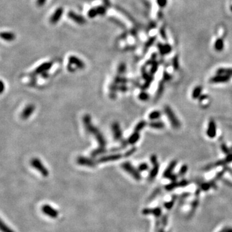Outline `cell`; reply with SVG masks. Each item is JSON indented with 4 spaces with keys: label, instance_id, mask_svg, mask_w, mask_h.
Instances as JSON below:
<instances>
[{
    "label": "cell",
    "instance_id": "cell-15",
    "mask_svg": "<svg viewBox=\"0 0 232 232\" xmlns=\"http://www.w3.org/2000/svg\"><path fill=\"white\" fill-rule=\"evenodd\" d=\"M177 164V160L172 161L169 164L168 167L165 170V171L163 173V177L167 179H169L170 177V176L173 174L172 173L173 170H174V169L176 167Z\"/></svg>",
    "mask_w": 232,
    "mask_h": 232
},
{
    "label": "cell",
    "instance_id": "cell-7",
    "mask_svg": "<svg viewBox=\"0 0 232 232\" xmlns=\"http://www.w3.org/2000/svg\"><path fill=\"white\" fill-rule=\"evenodd\" d=\"M230 76L225 74H217L210 78V82L211 83H225L230 80Z\"/></svg>",
    "mask_w": 232,
    "mask_h": 232
},
{
    "label": "cell",
    "instance_id": "cell-46",
    "mask_svg": "<svg viewBox=\"0 0 232 232\" xmlns=\"http://www.w3.org/2000/svg\"><path fill=\"white\" fill-rule=\"evenodd\" d=\"M159 191H161V190H159V189L155 190V192H154V193H152V195L151 197H150V199H149V200H152V199H154L155 198V197L157 195V194L159 193Z\"/></svg>",
    "mask_w": 232,
    "mask_h": 232
},
{
    "label": "cell",
    "instance_id": "cell-16",
    "mask_svg": "<svg viewBox=\"0 0 232 232\" xmlns=\"http://www.w3.org/2000/svg\"><path fill=\"white\" fill-rule=\"evenodd\" d=\"M35 110V106L33 105H29L25 107V108L23 110L22 113V118L23 119H27L28 117H29L33 112Z\"/></svg>",
    "mask_w": 232,
    "mask_h": 232
},
{
    "label": "cell",
    "instance_id": "cell-10",
    "mask_svg": "<svg viewBox=\"0 0 232 232\" xmlns=\"http://www.w3.org/2000/svg\"><path fill=\"white\" fill-rule=\"evenodd\" d=\"M206 135L210 138H214L217 135V127L216 124L213 119H210L208 126L206 131Z\"/></svg>",
    "mask_w": 232,
    "mask_h": 232
},
{
    "label": "cell",
    "instance_id": "cell-17",
    "mask_svg": "<svg viewBox=\"0 0 232 232\" xmlns=\"http://www.w3.org/2000/svg\"><path fill=\"white\" fill-rule=\"evenodd\" d=\"M122 157V155L121 154H112L108 155V156H105L103 157L101 159H99V160L98 161L99 162H105L108 161H117L119 159Z\"/></svg>",
    "mask_w": 232,
    "mask_h": 232
},
{
    "label": "cell",
    "instance_id": "cell-39",
    "mask_svg": "<svg viewBox=\"0 0 232 232\" xmlns=\"http://www.w3.org/2000/svg\"><path fill=\"white\" fill-rule=\"evenodd\" d=\"M198 204H199L198 199L193 200V203H192V212H193V213L194 212V211H195L197 206H198Z\"/></svg>",
    "mask_w": 232,
    "mask_h": 232
},
{
    "label": "cell",
    "instance_id": "cell-22",
    "mask_svg": "<svg viewBox=\"0 0 232 232\" xmlns=\"http://www.w3.org/2000/svg\"><path fill=\"white\" fill-rule=\"evenodd\" d=\"M202 92H203V87L201 86H197L193 90L192 92V98L193 99H199L200 98V95H202Z\"/></svg>",
    "mask_w": 232,
    "mask_h": 232
},
{
    "label": "cell",
    "instance_id": "cell-27",
    "mask_svg": "<svg viewBox=\"0 0 232 232\" xmlns=\"http://www.w3.org/2000/svg\"><path fill=\"white\" fill-rule=\"evenodd\" d=\"M0 228H1V231L2 232H14L12 228H10L2 220H1V222H0Z\"/></svg>",
    "mask_w": 232,
    "mask_h": 232
},
{
    "label": "cell",
    "instance_id": "cell-40",
    "mask_svg": "<svg viewBox=\"0 0 232 232\" xmlns=\"http://www.w3.org/2000/svg\"><path fill=\"white\" fill-rule=\"evenodd\" d=\"M172 79V75L169 74L167 72H164L163 73V80L164 81H168Z\"/></svg>",
    "mask_w": 232,
    "mask_h": 232
},
{
    "label": "cell",
    "instance_id": "cell-36",
    "mask_svg": "<svg viewBox=\"0 0 232 232\" xmlns=\"http://www.w3.org/2000/svg\"><path fill=\"white\" fill-rule=\"evenodd\" d=\"M221 150H222L223 152V153H224L225 154L228 155L230 154V152H231L230 148H228V147L224 143L221 144Z\"/></svg>",
    "mask_w": 232,
    "mask_h": 232
},
{
    "label": "cell",
    "instance_id": "cell-47",
    "mask_svg": "<svg viewBox=\"0 0 232 232\" xmlns=\"http://www.w3.org/2000/svg\"><path fill=\"white\" fill-rule=\"evenodd\" d=\"M125 69H126L125 65H124V64H121L120 65V67H119V72H120V73H123V72H124V70H125Z\"/></svg>",
    "mask_w": 232,
    "mask_h": 232
},
{
    "label": "cell",
    "instance_id": "cell-38",
    "mask_svg": "<svg viewBox=\"0 0 232 232\" xmlns=\"http://www.w3.org/2000/svg\"><path fill=\"white\" fill-rule=\"evenodd\" d=\"M225 171L223 169L222 171H221V172H219V173H218V174L216 175V176L215 177V178L213 179L215 181H218V180H219V179H221V178L223 177V176L224 175V173H225Z\"/></svg>",
    "mask_w": 232,
    "mask_h": 232
},
{
    "label": "cell",
    "instance_id": "cell-9",
    "mask_svg": "<svg viewBox=\"0 0 232 232\" xmlns=\"http://www.w3.org/2000/svg\"><path fill=\"white\" fill-rule=\"evenodd\" d=\"M68 17L71 20L73 21L74 23L78 24V25H83V24L86 23V19L83 17L78 14L77 13H75L74 11L68 12Z\"/></svg>",
    "mask_w": 232,
    "mask_h": 232
},
{
    "label": "cell",
    "instance_id": "cell-32",
    "mask_svg": "<svg viewBox=\"0 0 232 232\" xmlns=\"http://www.w3.org/2000/svg\"><path fill=\"white\" fill-rule=\"evenodd\" d=\"M200 190H203V191L204 192H206L208 190H210L211 188H212V186H211L210 182H203L200 184Z\"/></svg>",
    "mask_w": 232,
    "mask_h": 232
},
{
    "label": "cell",
    "instance_id": "cell-49",
    "mask_svg": "<svg viewBox=\"0 0 232 232\" xmlns=\"http://www.w3.org/2000/svg\"><path fill=\"white\" fill-rule=\"evenodd\" d=\"M219 232H232V228L225 227L223 230H221Z\"/></svg>",
    "mask_w": 232,
    "mask_h": 232
},
{
    "label": "cell",
    "instance_id": "cell-37",
    "mask_svg": "<svg viewBox=\"0 0 232 232\" xmlns=\"http://www.w3.org/2000/svg\"><path fill=\"white\" fill-rule=\"evenodd\" d=\"M174 201H175V199H172L171 201H169V202H167V203H164V207L168 209V210L171 209L173 207V206H174Z\"/></svg>",
    "mask_w": 232,
    "mask_h": 232
},
{
    "label": "cell",
    "instance_id": "cell-44",
    "mask_svg": "<svg viewBox=\"0 0 232 232\" xmlns=\"http://www.w3.org/2000/svg\"><path fill=\"white\" fill-rule=\"evenodd\" d=\"M136 151V148H131V150H129V151H128V152H126L124 156H125V157H129V156H130V155H132Z\"/></svg>",
    "mask_w": 232,
    "mask_h": 232
},
{
    "label": "cell",
    "instance_id": "cell-26",
    "mask_svg": "<svg viewBox=\"0 0 232 232\" xmlns=\"http://www.w3.org/2000/svg\"><path fill=\"white\" fill-rule=\"evenodd\" d=\"M180 187H181V186H180V182L174 181V182H172L171 183H170V184L167 185H166L165 189L169 192V191H172V190H174L175 188H180Z\"/></svg>",
    "mask_w": 232,
    "mask_h": 232
},
{
    "label": "cell",
    "instance_id": "cell-29",
    "mask_svg": "<svg viewBox=\"0 0 232 232\" xmlns=\"http://www.w3.org/2000/svg\"><path fill=\"white\" fill-rule=\"evenodd\" d=\"M87 16L90 18H94L97 16H98V11H97L96 7L89 9L87 12Z\"/></svg>",
    "mask_w": 232,
    "mask_h": 232
},
{
    "label": "cell",
    "instance_id": "cell-25",
    "mask_svg": "<svg viewBox=\"0 0 232 232\" xmlns=\"http://www.w3.org/2000/svg\"><path fill=\"white\" fill-rule=\"evenodd\" d=\"M162 116V113L159 110H154L150 113L148 115V118L150 120H156L160 118Z\"/></svg>",
    "mask_w": 232,
    "mask_h": 232
},
{
    "label": "cell",
    "instance_id": "cell-1",
    "mask_svg": "<svg viewBox=\"0 0 232 232\" xmlns=\"http://www.w3.org/2000/svg\"><path fill=\"white\" fill-rule=\"evenodd\" d=\"M83 121H84L86 130L89 131V132L92 133L93 135H94L97 140H98L99 143L100 147L99 150H96L92 153V154H94L93 155V156H96L97 154L100 153V152H103L104 150H105V147L106 146V141L102 134L99 131V130H98V129H96V127L93 126L92 124L91 116L89 115L85 116L83 117Z\"/></svg>",
    "mask_w": 232,
    "mask_h": 232
},
{
    "label": "cell",
    "instance_id": "cell-28",
    "mask_svg": "<svg viewBox=\"0 0 232 232\" xmlns=\"http://www.w3.org/2000/svg\"><path fill=\"white\" fill-rule=\"evenodd\" d=\"M147 123L144 121H141L139 123H138L137 125L136 126L134 129V131L136 132H140V131L143 130L144 128L147 126Z\"/></svg>",
    "mask_w": 232,
    "mask_h": 232
},
{
    "label": "cell",
    "instance_id": "cell-43",
    "mask_svg": "<svg viewBox=\"0 0 232 232\" xmlns=\"http://www.w3.org/2000/svg\"><path fill=\"white\" fill-rule=\"evenodd\" d=\"M179 182H180V186H181V187H186V186H188L190 183L188 180H186V179H182V180H181V181H179Z\"/></svg>",
    "mask_w": 232,
    "mask_h": 232
},
{
    "label": "cell",
    "instance_id": "cell-2",
    "mask_svg": "<svg viewBox=\"0 0 232 232\" xmlns=\"http://www.w3.org/2000/svg\"><path fill=\"white\" fill-rule=\"evenodd\" d=\"M164 112L167 115L168 119L170 122L172 126L174 128V129H178L181 127V122L178 119L177 117L175 115L174 112L173 111L172 108L169 106H165L164 108Z\"/></svg>",
    "mask_w": 232,
    "mask_h": 232
},
{
    "label": "cell",
    "instance_id": "cell-31",
    "mask_svg": "<svg viewBox=\"0 0 232 232\" xmlns=\"http://www.w3.org/2000/svg\"><path fill=\"white\" fill-rule=\"evenodd\" d=\"M97 11L98 13V16H103L105 14V13L106 12V7L105 5H101V6H98L96 7Z\"/></svg>",
    "mask_w": 232,
    "mask_h": 232
},
{
    "label": "cell",
    "instance_id": "cell-34",
    "mask_svg": "<svg viewBox=\"0 0 232 232\" xmlns=\"http://www.w3.org/2000/svg\"><path fill=\"white\" fill-rule=\"evenodd\" d=\"M150 98V96L148 93L145 92H142L139 93V99L141 101H147Z\"/></svg>",
    "mask_w": 232,
    "mask_h": 232
},
{
    "label": "cell",
    "instance_id": "cell-13",
    "mask_svg": "<svg viewBox=\"0 0 232 232\" xmlns=\"http://www.w3.org/2000/svg\"><path fill=\"white\" fill-rule=\"evenodd\" d=\"M112 131L113 134V137L115 140L119 141L122 139V131L121 130V127L118 123H114L112 124Z\"/></svg>",
    "mask_w": 232,
    "mask_h": 232
},
{
    "label": "cell",
    "instance_id": "cell-3",
    "mask_svg": "<svg viewBox=\"0 0 232 232\" xmlns=\"http://www.w3.org/2000/svg\"><path fill=\"white\" fill-rule=\"evenodd\" d=\"M232 162V153L226 155V156L224 159H221V160L217 161L213 163H211L207 165L204 168V171H209L211 169L216 168L218 167H222V166H226L228 164Z\"/></svg>",
    "mask_w": 232,
    "mask_h": 232
},
{
    "label": "cell",
    "instance_id": "cell-6",
    "mask_svg": "<svg viewBox=\"0 0 232 232\" xmlns=\"http://www.w3.org/2000/svg\"><path fill=\"white\" fill-rule=\"evenodd\" d=\"M42 212L51 219H56L59 215V212L49 204H44L41 207Z\"/></svg>",
    "mask_w": 232,
    "mask_h": 232
},
{
    "label": "cell",
    "instance_id": "cell-14",
    "mask_svg": "<svg viewBox=\"0 0 232 232\" xmlns=\"http://www.w3.org/2000/svg\"><path fill=\"white\" fill-rule=\"evenodd\" d=\"M77 162L79 164H81L82 166H86V167H94L96 166V162L94 161L85 157H78L77 159Z\"/></svg>",
    "mask_w": 232,
    "mask_h": 232
},
{
    "label": "cell",
    "instance_id": "cell-23",
    "mask_svg": "<svg viewBox=\"0 0 232 232\" xmlns=\"http://www.w3.org/2000/svg\"><path fill=\"white\" fill-rule=\"evenodd\" d=\"M139 138H140L139 132L134 131V132L131 134L130 137L129 138V141H128V142H129V143L130 144H134L139 141Z\"/></svg>",
    "mask_w": 232,
    "mask_h": 232
},
{
    "label": "cell",
    "instance_id": "cell-8",
    "mask_svg": "<svg viewBox=\"0 0 232 232\" xmlns=\"http://www.w3.org/2000/svg\"><path fill=\"white\" fill-rule=\"evenodd\" d=\"M63 12H64V10L63 8L58 7L50 16V18L49 19L50 23L53 24V25L57 23L61 19L62 16L63 14Z\"/></svg>",
    "mask_w": 232,
    "mask_h": 232
},
{
    "label": "cell",
    "instance_id": "cell-4",
    "mask_svg": "<svg viewBox=\"0 0 232 232\" xmlns=\"http://www.w3.org/2000/svg\"><path fill=\"white\" fill-rule=\"evenodd\" d=\"M30 164L33 168L39 172L40 174L42 175L45 177H47L49 175V172H48V169L45 167L43 164L42 163L39 159L34 157L31 159L30 161Z\"/></svg>",
    "mask_w": 232,
    "mask_h": 232
},
{
    "label": "cell",
    "instance_id": "cell-50",
    "mask_svg": "<svg viewBox=\"0 0 232 232\" xmlns=\"http://www.w3.org/2000/svg\"><path fill=\"white\" fill-rule=\"evenodd\" d=\"M169 179H170L172 182L176 181H177V175H175V174H172V175L170 176V177Z\"/></svg>",
    "mask_w": 232,
    "mask_h": 232
},
{
    "label": "cell",
    "instance_id": "cell-18",
    "mask_svg": "<svg viewBox=\"0 0 232 232\" xmlns=\"http://www.w3.org/2000/svg\"><path fill=\"white\" fill-rule=\"evenodd\" d=\"M159 168H160V165H159V162L157 164L153 165V168L151 170V171L149 174L148 176V180L150 181H152L154 179L156 178V177L159 173Z\"/></svg>",
    "mask_w": 232,
    "mask_h": 232
},
{
    "label": "cell",
    "instance_id": "cell-41",
    "mask_svg": "<svg viewBox=\"0 0 232 232\" xmlns=\"http://www.w3.org/2000/svg\"><path fill=\"white\" fill-rule=\"evenodd\" d=\"M161 224L163 226H166L168 224V216L167 215H164L162 217V219H161Z\"/></svg>",
    "mask_w": 232,
    "mask_h": 232
},
{
    "label": "cell",
    "instance_id": "cell-51",
    "mask_svg": "<svg viewBox=\"0 0 232 232\" xmlns=\"http://www.w3.org/2000/svg\"><path fill=\"white\" fill-rule=\"evenodd\" d=\"M1 86H2V88H1V92H3V90H4V86H3V81H1Z\"/></svg>",
    "mask_w": 232,
    "mask_h": 232
},
{
    "label": "cell",
    "instance_id": "cell-20",
    "mask_svg": "<svg viewBox=\"0 0 232 232\" xmlns=\"http://www.w3.org/2000/svg\"><path fill=\"white\" fill-rule=\"evenodd\" d=\"M1 39L6 41H12L16 39L15 34L11 32H2L1 34Z\"/></svg>",
    "mask_w": 232,
    "mask_h": 232
},
{
    "label": "cell",
    "instance_id": "cell-12",
    "mask_svg": "<svg viewBox=\"0 0 232 232\" xmlns=\"http://www.w3.org/2000/svg\"><path fill=\"white\" fill-rule=\"evenodd\" d=\"M69 65H75L76 68L79 69H83L85 67V63L82 61L80 59L77 57L75 56H71L68 58Z\"/></svg>",
    "mask_w": 232,
    "mask_h": 232
},
{
    "label": "cell",
    "instance_id": "cell-21",
    "mask_svg": "<svg viewBox=\"0 0 232 232\" xmlns=\"http://www.w3.org/2000/svg\"><path fill=\"white\" fill-rule=\"evenodd\" d=\"M149 126L152 128V129L161 130L164 129L165 127V124L161 121H152L151 123H150Z\"/></svg>",
    "mask_w": 232,
    "mask_h": 232
},
{
    "label": "cell",
    "instance_id": "cell-33",
    "mask_svg": "<svg viewBox=\"0 0 232 232\" xmlns=\"http://www.w3.org/2000/svg\"><path fill=\"white\" fill-rule=\"evenodd\" d=\"M187 172H188V166L186 164H183L181 168H180V170L179 172V176L183 177L186 174Z\"/></svg>",
    "mask_w": 232,
    "mask_h": 232
},
{
    "label": "cell",
    "instance_id": "cell-24",
    "mask_svg": "<svg viewBox=\"0 0 232 232\" xmlns=\"http://www.w3.org/2000/svg\"><path fill=\"white\" fill-rule=\"evenodd\" d=\"M217 74H225L232 76V68H220L216 71Z\"/></svg>",
    "mask_w": 232,
    "mask_h": 232
},
{
    "label": "cell",
    "instance_id": "cell-19",
    "mask_svg": "<svg viewBox=\"0 0 232 232\" xmlns=\"http://www.w3.org/2000/svg\"><path fill=\"white\" fill-rule=\"evenodd\" d=\"M52 66V63H44L42 65H41L39 67H38L36 71V74H41V73H45L47 71H48L50 68Z\"/></svg>",
    "mask_w": 232,
    "mask_h": 232
},
{
    "label": "cell",
    "instance_id": "cell-45",
    "mask_svg": "<svg viewBox=\"0 0 232 232\" xmlns=\"http://www.w3.org/2000/svg\"><path fill=\"white\" fill-rule=\"evenodd\" d=\"M47 0H36V4L38 6H43Z\"/></svg>",
    "mask_w": 232,
    "mask_h": 232
},
{
    "label": "cell",
    "instance_id": "cell-52",
    "mask_svg": "<svg viewBox=\"0 0 232 232\" xmlns=\"http://www.w3.org/2000/svg\"><path fill=\"white\" fill-rule=\"evenodd\" d=\"M158 232H164V229L163 228H160V229L159 230V231H158Z\"/></svg>",
    "mask_w": 232,
    "mask_h": 232
},
{
    "label": "cell",
    "instance_id": "cell-30",
    "mask_svg": "<svg viewBox=\"0 0 232 232\" xmlns=\"http://www.w3.org/2000/svg\"><path fill=\"white\" fill-rule=\"evenodd\" d=\"M164 83L163 82H159V86H158V88H157V94H156V98L159 99V97L161 96V94L164 91Z\"/></svg>",
    "mask_w": 232,
    "mask_h": 232
},
{
    "label": "cell",
    "instance_id": "cell-5",
    "mask_svg": "<svg viewBox=\"0 0 232 232\" xmlns=\"http://www.w3.org/2000/svg\"><path fill=\"white\" fill-rule=\"evenodd\" d=\"M121 167L123 168L124 171H126L128 174H129L134 179H135L136 181H140L141 179V175L140 174V172L138 170L135 168L131 163L129 162H124L121 165Z\"/></svg>",
    "mask_w": 232,
    "mask_h": 232
},
{
    "label": "cell",
    "instance_id": "cell-11",
    "mask_svg": "<svg viewBox=\"0 0 232 232\" xmlns=\"http://www.w3.org/2000/svg\"><path fill=\"white\" fill-rule=\"evenodd\" d=\"M142 213L145 215H153L156 217H160L162 215V209L159 207L155 208H145L142 211Z\"/></svg>",
    "mask_w": 232,
    "mask_h": 232
},
{
    "label": "cell",
    "instance_id": "cell-35",
    "mask_svg": "<svg viewBox=\"0 0 232 232\" xmlns=\"http://www.w3.org/2000/svg\"><path fill=\"white\" fill-rule=\"evenodd\" d=\"M148 168H149L148 164L146 163V162H143V163H141L139 165L137 170L139 172H144V171H147Z\"/></svg>",
    "mask_w": 232,
    "mask_h": 232
},
{
    "label": "cell",
    "instance_id": "cell-42",
    "mask_svg": "<svg viewBox=\"0 0 232 232\" xmlns=\"http://www.w3.org/2000/svg\"><path fill=\"white\" fill-rule=\"evenodd\" d=\"M150 161H151V162H152V164H153V165L158 163L157 157L155 155H151V157H150Z\"/></svg>",
    "mask_w": 232,
    "mask_h": 232
},
{
    "label": "cell",
    "instance_id": "cell-48",
    "mask_svg": "<svg viewBox=\"0 0 232 232\" xmlns=\"http://www.w3.org/2000/svg\"><path fill=\"white\" fill-rule=\"evenodd\" d=\"M102 1L103 3V5H105L106 7H110V5H111V3H110V0H102Z\"/></svg>",
    "mask_w": 232,
    "mask_h": 232
}]
</instances>
